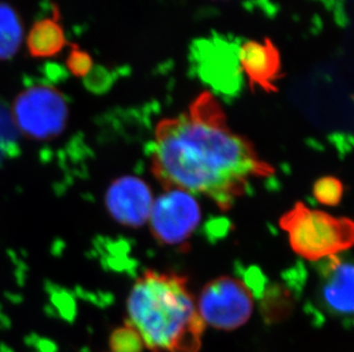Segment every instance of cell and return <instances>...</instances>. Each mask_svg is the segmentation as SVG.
Masks as SVG:
<instances>
[{"mask_svg": "<svg viewBox=\"0 0 354 352\" xmlns=\"http://www.w3.org/2000/svg\"><path fill=\"white\" fill-rule=\"evenodd\" d=\"M151 170L165 190L203 195L227 211L252 179L271 176L274 167L232 130L214 95L202 92L185 113L158 124Z\"/></svg>", "mask_w": 354, "mask_h": 352, "instance_id": "obj_1", "label": "cell"}, {"mask_svg": "<svg viewBox=\"0 0 354 352\" xmlns=\"http://www.w3.org/2000/svg\"><path fill=\"white\" fill-rule=\"evenodd\" d=\"M127 325L151 352H198L205 324L185 277L148 270L127 301Z\"/></svg>", "mask_w": 354, "mask_h": 352, "instance_id": "obj_2", "label": "cell"}, {"mask_svg": "<svg viewBox=\"0 0 354 352\" xmlns=\"http://www.w3.org/2000/svg\"><path fill=\"white\" fill-rule=\"evenodd\" d=\"M280 226L287 233L292 251L310 261L329 259L353 245L351 219L312 210L303 203L282 215Z\"/></svg>", "mask_w": 354, "mask_h": 352, "instance_id": "obj_3", "label": "cell"}, {"mask_svg": "<svg viewBox=\"0 0 354 352\" xmlns=\"http://www.w3.org/2000/svg\"><path fill=\"white\" fill-rule=\"evenodd\" d=\"M10 111L19 132L35 141L59 137L69 119V108L64 94L46 84H35L24 88Z\"/></svg>", "mask_w": 354, "mask_h": 352, "instance_id": "obj_4", "label": "cell"}, {"mask_svg": "<svg viewBox=\"0 0 354 352\" xmlns=\"http://www.w3.org/2000/svg\"><path fill=\"white\" fill-rule=\"evenodd\" d=\"M197 309L205 325L221 331H234L250 319L254 295L242 280L223 276L204 286Z\"/></svg>", "mask_w": 354, "mask_h": 352, "instance_id": "obj_5", "label": "cell"}, {"mask_svg": "<svg viewBox=\"0 0 354 352\" xmlns=\"http://www.w3.org/2000/svg\"><path fill=\"white\" fill-rule=\"evenodd\" d=\"M201 221L200 205L192 193L169 189L154 200L148 222L155 239L180 245L193 235Z\"/></svg>", "mask_w": 354, "mask_h": 352, "instance_id": "obj_6", "label": "cell"}, {"mask_svg": "<svg viewBox=\"0 0 354 352\" xmlns=\"http://www.w3.org/2000/svg\"><path fill=\"white\" fill-rule=\"evenodd\" d=\"M154 203L147 183L137 176H122L113 181L106 193V207L122 226L139 228L148 222Z\"/></svg>", "mask_w": 354, "mask_h": 352, "instance_id": "obj_7", "label": "cell"}, {"mask_svg": "<svg viewBox=\"0 0 354 352\" xmlns=\"http://www.w3.org/2000/svg\"><path fill=\"white\" fill-rule=\"evenodd\" d=\"M239 63L247 77L251 90L277 93V83L283 77L280 50L271 38L248 40L239 50Z\"/></svg>", "mask_w": 354, "mask_h": 352, "instance_id": "obj_8", "label": "cell"}, {"mask_svg": "<svg viewBox=\"0 0 354 352\" xmlns=\"http://www.w3.org/2000/svg\"><path fill=\"white\" fill-rule=\"evenodd\" d=\"M324 266L320 295L328 311L336 316L353 313V266L337 255L331 256Z\"/></svg>", "mask_w": 354, "mask_h": 352, "instance_id": "obj_9", "label": "cell"}, {"mask_svg": "<svg viewBox=\"0 0 354 352\" xmlns=\"http://www.w3.org/2000/svg\"><path fill=\"white\" fill-rule=\"evenodd\" d=\"M67 45L64 28L55 10L53 17L35 22L27 36V48L31 57L48 59L60 53Z\"/></svg>", "mask_w": 354, "mask_h": 352, "instance_id": "obj_10", "label": "cell"}, {"mask_svg": "<svg viewBox=\"0 0 354 352\" xmlns=\"http://www.w3.org/2000/svg\"><path fill=\"white\" fill-rule=\"evenodd\" d=\"M22 20L10 3H0V61L10 60L24 43Z\"/></svg>", "mask_w": 354, "mask_h": 352, "instance_id": "obj_11", "label": "cell"}, {"mask_svg": "<svg viewBox=\"0 0 354 352\" xmlns=\"http://www.w3.org/2000/svg\"><path fill=\"white\" fill-rule=\"evenodd\" d=\"M19 153V130L10 108L0 100V165Z\"/></svg>", "mask_w": 354, "mask_h": 352, "instance_id": "obj_12", "label": "cell"}, {"mask_svg": "<svg viewBox=\"0 0 354 352\" xmlns=\"http://www.w3.org/2000/svg\"><path fill=\"white\" fill-rule=\"evenodd\" d=\"M344 186L339 179L333 176H326L317 179L313 188L315 199L322 205L335 206L341 202Z\"/></svg>", "mask_w": 354, "mask_h": 352, "instance_id": "obj_13", "label": "cell"}, {"mask_svg": "<svg viewBox=\"0 0 354 352\" xmlns=\"http://www.w3.org/2000/svg\"><path fill=\"white\" fill-rule=\"evenodd\" d=\"M109 346L113 352H141L144 349L140 336L127 325L113 332L109 339Z\"/></svg>", "mask_w": 354, "mask_h": 352, "instance_id": "obj_14", "label": "cell"}, {"mask_svg": "<svg viewBox=\"0 0 354 352\" xmlns=\"http://www.w3.org/2000/svg\"><path fill=\"white\" fill-rule=\"evenodd\" d=\"M67 68L71 75L78 78H86L94 69L93 59L88 52L71 43L67 57Z\"/></svg>", "mask_w": 354, "mask_h": 352, "instance_id": "obj_15", "label": "cell"}]
</instances>
